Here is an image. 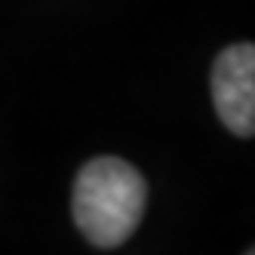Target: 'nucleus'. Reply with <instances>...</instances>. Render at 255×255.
Listing matches in <instances>:
<instances>
[{"label":"nucleus","mask_w":255,"mask_h":255,"mask_svg":"<svg viewBox=\"0 0 255 255\" xmlns=\"http://www.w3.org/2000/svg\"><path fill=\"white\" fill-rule=\"evenodd\" d=\"M212 105L234 135L255 132V49L252 43L228 46L212 65Z\"/></svg>","instance_id":"2"},{"label":"nucleus","mask_w":255,"mask_h":255,"mask_svg":"<svg viewBox=\"0 0 255 255\" xmlns=\"http://www.w3.org/2000/svg\"><path fill=\"white\" fill-rule=\"evenodd\" d=\"M148 188L141 172L120 157H96L77 172L71 212L96 249H117L135 234Z\"/></svg>","instance_id":"1"}]
</instances>
